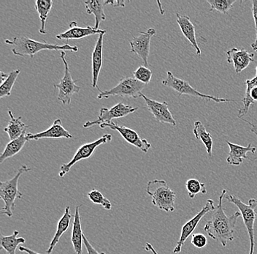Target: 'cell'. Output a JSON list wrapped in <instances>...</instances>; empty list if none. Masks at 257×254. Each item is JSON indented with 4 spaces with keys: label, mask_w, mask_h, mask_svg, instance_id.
I'll use <instances>...</instances> for the list:
<instances>
[{
    "label": "cell",
    "mask_w": 257,
    "mask_h": 254,
    "mask_svg": "<svg viewBox=\"0 0 257 254\" xmlns=\"http://www.w3.org/2000/svg\"><path fill=\"white\" fill-rule=\"evenodd\" d=\"M72 139V136L70 132L67 131L62 125V122L61 119H57L54 122L53 125L48 128L46 131L40 132L38 133H28L27 134V141L35 140L39 141L40 139Z\"/></svg>",
    "instance_id": "2e32d148"
},
{
    "label": "cell",
    "mask_w": 257,
    "mask_h": 254,
    "mask_svg": "<svg viewBox=\"0 0 257 254\" xmlns=\"http://www.w3.org/2000/svg\"><path fill=\"white\" fill-rule=\"evenodd\" d=\"M8 75H9V74H6V73H5L4 72L1 71L2 83H3V82H4L5 81H6V79H7Z\"/></svg>",
    "instance_id": "b9f144b4"
},
{
    "label": "cell",
    "mask_w": 257,
    "mask_h": 254,
    "mask_svg": "<svg viewBox=\"0 0 257 254\" xmlns=\"http://www.w3.org/2000/svg\"><path fill=\"white\" fill-rule=\"evenodd\" d=\"M140 35L133 36L130 41V51L142 59L146 67L149 66V57L150 54L152 38L157 34L155 29H149L146 32H139Z\"/></svg>",
    "instance_id": "7c38bea8"
},
{
    "label": "cell",
    "mask_w": 257,
    "mask_h": 254,
    "mask_svg": "<svg viewBox=\"0 0 257 254\" xmlns=\"http://www.w3.org/2000/svg\"><path fill=\"white\" fill-rule=\"evenodd\" d=\"M241 120H243V121L246 122L247 123H248L249 125H250V127H251V129H250V131H251L252 133H254L255 135H256V136L257 137V126L256 125H255L254 124L250 123V122L247 121V120H244V119L241 118ZM257 160V156L254 157V158L251 159V161H255V160Z\"/></svg>",
    "instance_id": "f35d334b"
},
{
    "label": "cell",
    "mask_w": 257,
    "mask_h": 254,
    "mask_svg": "<svg viewBox=\"0 0 257 254\" xmlns=\"http://www.w3.org/2000/svg\"><path fill=\"white\" fill-rule=\"evenodd\" d=\"M112 136L110 134L103 135L102 137L99 138L96 141L92 142L86 143L80 146L79 149L75 152V155L72 157V160L69 163H64L61 166L60 172L59 173V176L61 178H64L69 172L71 170L72 167L77 163L82 160L89 158L94 153L96 148L102 145V144H106L111 141Z\"/></svg>",
    "instance_id": "9c48e42d"
},
{
    "label": "cell",
    "mask_w": 257,
    "mask_h": 254,
    "mask_svg": "<svg viewBox=\"0 0 257 254\" xmlns=\"http://www.w3.org/2000/svg\"><path fill=\"white\" fill-rule=\"evenodd\" d=\"M99 126L102 129L109 128L112 131L118 132L126 142L141 149L144 153H147L152 148V144L147 141V139H142L136 131L127 127L116 125L113 122L111 123H103Z\"/></svg>",
    "instance_id": "4fadbf2b"
},
{
    "label": "cell",
    "mask_w": 257,
    "mask_h": 254,
    "mask_svg": "<svg viewBox=\"0 0 257 254\" xmlns=\"http://www.w3.org/2000/svg\"><path fill=\"white\" fill-rule=\"evenodd\" d=\"M87 197L89 200L92 203L95 205L102 206V207L106 210H110L112 209L111 202L107 199V198L104 197L103 194L98 191V190L93 189L88 193Z\"/></svg>",
    "instance_id": "d6a6232c"
},
{
    "label": "cell",
    "mask_w": 257,
    "mask_h": 254,
    "mask_svg": "<svg viewBox=\"0 0 257 254\" xmlns=\"http://www.w3.org/2000/svg\"><path fill=\"white\" fill-rule=\"evenodd\" d=\"M20 73V69L13 70L8 75L7 79L3 82V83H2L1 87H0V99H3V98L8 97V96H11V91H12L16 79H17L18 76H19Z\"/></svg>",
    "instance_id": "f546056e"
},
{
    "label": "cell",
    "mask_w": 257,
    "mask_h": 254,
    "mask_svg": "<svg viewBox=\"0 0 257 254\" xmlns=\"http://www.w3.org/2000/svg\"><path fill=\"white\" fill-rule=\"evenodd\" d=\"M146 84L138 81L131 77H123L118 81V84L108 91H102L99 90V93L97 99H107L111 96H119V97L132 98L138 99L142 94L143 90Z\"/></svg>",
    "instance_id": "8992f818"
},
{
    "label": "cell",
    "mask_w": 257,
    "mask_h": 254,
    "mask_svg": "<svg viewBox=\"0 0 257 254\" xmlns=\"http://www.w3.org/2000/svg\"><path fill=\"white\" fill-rule=\"evenodd\" d=\"M226 199L229 203H232L238 208L241 213L244 225L248 231L250 239V252L249 254H253L255 246L254 223L256 220L257 199H250L248 205L244 203L238 197L233 195H226Z\"/></svg>",
    "instance_id": "5b68a950"
},
{
    "label": "cell",
    "mask_w": 257,
    "mask_h": 254,
    "mask_svg": "<svg viewBox=\"0 0 257 254\" xmlns=\"http://www.w3.org/2000/svg\"><path fill=\"white\" fill-rule=\"evenodd\" d=\"M30 170L31 168H29L27 165H22L16 171L14 178L0 183V197L5 203V207L1 209L3 210L2 213L7 215L9 218L14 215L16 199H21L24 197L23 194L19 191L18 188L19 179L24 173L30 172Z\"/></svg>",
    "instance_id": "3957f363"
},
{
    "label": "cell",
    "mask_w": 257,
    "mask_h": 254,
    "mask_svg": "<svg viewBox=\"0 0 257 254\" xmlns=\"http://www.w3.org/2000/svg\"><path fill=\"white\" fill-rule=\"evenodd\" d=\"M8 115L11 117V121L8 123V126L5 128L4 131L8 133L10 140L14 141V140L20 137L25 129H27L29 126L26 125L22 121V117L16 118L11 111L8 112Z\"/></svg>",
    "instance_id": "484cf974"
},
{
    "label": "cell",
    "mask_w": 257,
    "mask_h": 254,
    "mask_svg": "<svg viewBox=\"0 0 257 254\" xmlns=\"http://www.w3.org/2000/svg\"><path fill=\"white\" fill-rule=\"evenodd\" d=\"M196 139H200L206 147L207 153L209 157L212 156L213 150V138L210 133L206 131V128L200 121H196L194 123V130H193Z\"/></svg>",
    "instance_id": "f1b7e54d"
},
{
    "label": "cell",
    "mask_w": 257,
    "mask_h": 254,
    "mask_svg": "<svg viewBox=\"0 0 257 254\" xmlns=\"http://www.w3.org/2000/svg\"><path fill=\"white\" fill-rule=\"evenodd\" d=\"M6 44L12 46V52L18 57L29 56L33 58L35 54L44 50H54V51H70L78 52V48L76 46L69 44L58 45L51 43H41L35 41L26 36L15 37L13 40H6Z\"/></svg>",
    "instance_id": "7a4b0ae2"
},
{
    "label": "cell",
    "mask_w": 257,
    "mask_h": 254,
    "mask_svg": "<svg viewBox=\"0 0 257 254\" xmlns=\"http://www.w3.org/2000/svg\"><path fill=\"white\" fill-rule=\"evenodd\" d=\"M256 70V76L252 79L246 80L245 82L246 90H245V97L242 100L243 107L239 110V118H242V116L246 115L250 107L255 104V102H257V67Z\"/></svg>",
    "instance_id": "44dd1931"
},
{
    "label": "cell",
    "mask_w": 257,
    "mask_h": 254,
    "mask_svg": "<svg viewBox=\"0 0 257 254\" xmlns=\"http://www.w3.org/2000/svg\"><path fill=\"white\" fill-rule=\"evenodd\" d=\"M27 128L25 129V131H24V133H22L20 137L14 140V141H10L7 145H6L4 151H3V153L0 156V163L3 164L5 160L14 157L23 149L26 143H27V141H28L27 139Z\"/></svg>",
    "instance_id": "d4e9b609"
},
{
    "label": "cell",
    "mask_w": 257,
    "mask_h": 254,
    "mask_svg": "<svg viewBox=\"0 0 257 254\" xmlns=\"http://www.w3.org/2000/svg\"><path fill=\"white\" fill-rule=\"evenodd\" d=\"M141 97L144 99L148 109L157 122L161 123H168L173 126H176V120L169 109L168 103L165 101L162 103L158 102L155 100L146 97L143 93L141 94Z\"/></svg>",
    "instance_id": "5bb4252c"
},
{
    "label": "cell",
    "mask_w": 257,
    "mask_h": 254,
    "mask_svg": "<svg viewBox=\"0 0 257 254\" xmlns=\"http://www.w3.org/2000/svg\"><path fill=\"white\" fill-rule=\"evenodd\" d=\"M106 30L104 33L99 35L92 52V88H99L97 83L103 62V42Z\"/></svg>",
    "instance_id": "ac0fdd59"
},
{
    "label": "cell",
    "mask_w": 257,
    "mask_h": 254,
    "mask_svg": "<svg viewBox=\"0 0 257 254\" xmlns=\"http://www.w3.org/2000/svg\"><path fill=\"white\" fill-rule=\"evenodd\" d=\"M35 7L39 15L40 25H41L39 33L45 35L47 33L46 30V22L53 8V1L52 0H37L35 2Z\"/></svg>",
    "instance_id": "83f0119b"
},
{
    "label": "cell",
    "mask_w": 257,
    "mask_h": 254,
    "mask_svg": "<svg viewBox=\"0 0 257 254\" xmlns=\"http://www.w3.org/2000/svg\"><path fill=\"white\" fill-rule=\"evenodd\" d=\"M227 62L232 64L236 73H240L254 62V53H250L244 49L232 48L226 52Z\"/></svg>",
    "instance_id": "9a60e30c"
},
{
    "label": "cell",
    "mask_w": 257,
    "mask_h": 254,
    "mask_svg": "<svg viewBox=\"0 0 257 254\" xmlns=\"http://www.w3.org/2000/svg\"><path fill=\"white\" fill-rule=\"evenodd\" d=\"M152 70L146 66H141L133 73L134 78L138 81L145 83V84L150 83L152 78Z\"/></svg>",
    "instance_id": "836d02e7"
},
{
    "label": "cell",
    "mask_w": 257,
    "mask_h": 254,
    "mask_svg": "<svg viewBox=\"0 0 257 254\" xmlns=\"http://www.w3.org/2000/svg\"><path fill=\"white\" fill-rule=\"evenodd\" d=\"M162 83L164 86L172 88L173 91L178 93L179 96H182V95H187V96L201 98V99L206 100V101H214V102L218 103V104H220V103L235 102L237 101L235 99H220V98L214 97V96L202 94V93H200V92L197 91V90L194 89L193 87L191 86L189 82L177 78L170 71L167 72V78L164 79Z\"/></svg>",
    "instance_id": "52a82bcc"
},
{
    "label": "cell",
    "mask_w": 257,
    "mask_h": 254,
    "mask_svg": "<svg viewBox=\"0 0 257 254\" xmlns=\"http://www.w3.org/2000/svg\"><path fill=\"white\" fill-rule=\"evenodd\" d=\"M83 244H84L85 247H86V250H87L88 254H106L104 252H99L94 248V246L90 243L89 241L87 239V237L83 234Z\"/></svg>",
    "instance_id": "8d00e7d4"
},
{
    "label": "cell",
    "mask_w": 257,
    "mask_h": 254,
    "mask_svg": "<svg viewBox=\"0 0 257 254\" xmlns=\"http://www.w3.org/2000/svg\"><path fill=\"white\" fill-rule=\"evenodd\" d=\"M86 12L89 15L94 16L95 18L96 30H99V27L101 22H104L106 19V15L104 14V7H105L106 1L104 0H93V1L84 2Z\"/></svg>",
    "instance_id": "cb8c5ba5"
},
{
    "label": "cell",
    "mask_w": 257,
    "mask_h": 254,
    "mask_svg": "<svg viewBox=\"0 0 257 254\" xmlns=\"http://www.w3.org/2000/svg\"><path fill=\"white\" fill-rule=\"evenodd\" d=\"M19 249L20 251L27 254H41L35 251V250H32L31 249L28 248V247H24V246H19Z\"/></svg>",
    "instance_id": "ab89813d"
},
{
    "label": "cell",
    "mask_w": 257,
    "mask_h": 254,
    "mask_svg": "<svg viewBox=\"0 0 257 254\" xmlns=\"http://www.w3.org/2000/svg\"><path fill=\"white\" fill-rule=\"evenodd\" d=\"M19 234V231L17 230L10 236L1 234V248L4 249L8 254H16V249L19 247V245L26 242L25 238L18 237Z\"/></svg>",
    "instance_id": "4316f807"
},
{
    "label": "cell",
    "mask_w": 257,
    "mask_h": 254,
    "mask_svg": "<svg viewBox=\"0 0 257 254\" xmlns=\"http://www.w3.org/2000/svg\"><path fill=\"white\" fill-rule=\"evenodd\" d=\"M60 57L63 62L64 66V77L59 83L54 84V88L59 91L58 93V100L60 101L64 105L71 104L72 96L75 93H79L80 87L76 84L78 80H73L68 62L66 59V52L64 51H61Z\"/></svg>",
    "instance_id": "ba28073f"
},
{
    "label": "cell",
    "mask_w": 257,
    "mask_h": 254,
    "mask_svg": "<svg viewBox=\"0 0 257 254\" xmlns=\"http://www.w3.org/2000/svg\"><path fill=\"white\" fill-rule=\"evenodd\" d=\"M106 4L111 5L112 6H117V7H125L124 1H120V0H117V1H106Z\"/></svg>",
    "instance_id": "74e56055"
},
{
    "label": "cell",
    "mask_w": 257,
    "mask_h": 254,
    "mask_svg": "<svg viewBox=\"0 0 257 254\" xmlns=\"http://www.w3.org/2000/svg\"><path fill=\"white\" fill-rule=\"evenodd\" d=\"M105 31L104 30H96L94 27L87 26L86 27H80L76 22H72L69 25V29L67 31L62 34H59L56 36L59 40L81 39L86 37L91 36L94 35H100Z\"/></svg>",
    "instance_id": "e0dca14e"
},
{
    "label": "cell",
    "mask_w": 257,
    "mask_h": 254,
    "mask_svg": "<svg viewBox=\"0 0 257 254\" xmlns=\"http://www.w3.org/2000/svg\"><path fill=\"white\" fill-rule=\"evenodd\" d=\"M252 14L254 20L255 29H256V41L250 45L255 52H257V0H252Z\"/></svg>",
    "instance_id": "d590c367"
},
{
    "label": "cell",
    "mask_w": 257,
    "mask_h": 254,
    "mask_svg": "<svg viewBox=\"0 0 257 254\" xmlns=\"http://www.w3.org/2000/svg\"><path fill=\"white\" fill-rule=\"evenodd\" d=\"M226 194V190H223L219 197L218 207L204 227L209 237L219 242L224 247L228 242L234 240L236 223L241 215L240 212H236L230 216L226 215L223 208V201Z\"/></svg>",
    "instance_id": "6da1fadb"
},
{
    "label": "cell",
    "mask_w": 257,
    "mask_h": 254,
    "mask_svg": "<svg viewBox=\"0 0 257 254\" xmlns=\"http://www.w3.org/2000/svg\"><path fill=\"white\" fill-rule=\"evenodd\" d=\"M191 242L197 248H203L208 244L206 236L203 234H193Z\"/></svg>",
    "instance_id": "e575fe53"
},
{
    "label": "cell",
    "mask_w": 257,
    "mask_h": 254,
    "mask_svg": "<svg viewBox=\"0 0 257 254\" xmlns=\"http://www.w3.org/2000/svg\"><path fill=\"white\" fill-rule=\"evenodd\" d=\"M144 248L146 251L152 252L153 254H159L157 253V250H155V248H154V246H153L152 244L149 243V242H146Z\"/></svg>",
    "instance_id": "60d3db41"
},
{
    "label": "cell",
    "mask_w": 257,
    "mask_h": 254,
    "mask_svg": "<svg viewBox=\"0 0 257 254\" xmlns=\"http://www.w3.org/2000/svg\"><path fill=\"white\" fill-rule=\"evenodd\" d=\"M177 23L179 25L181 32L185 38L190 42L191 44L196 51V54L197 55H200L201 49L197 43V38H196L195 27L194 24L191 21L190 18L188 16H183L176 13Z\"/></svg>",
    "instance_id": "ffe728a7"
},
{
    "label": "cell",
    "mask_w": 257,
    "mask_h": 254,
    "mask_svg": "<svg viewBox=\"0 0 257 254\" xmlns=\"http://www.w3.org/2000/svg\"><path fill=\"white\" fill-rule=\"evenodd\" d=\"M207 3L210 4L209 11L210 12L216 11L221 14H228L233 5L236 3V0H207Z\"/></svg>",
    "instance_id": "4dcf8cb0"
},
{
    "label": "cell",
    "mask_w": 257,
    "mask_h": 254,
    "mask_svg": "<svg viewBox=\"0 0 257 254\" xmlns=\"http://www.w3.org/2000/svg\"><path fill=\"white\" fill-rule=\"evenodd\" d=\"M71 241L74 250L76 254H83V233L82 230L80 206L75 208L74 221L72 223Z\"/></svg>",
    "instance_id": "7402d4cb"
},
{
    "label": "cell",
    "mask_w": 257,
    "mask_h": 254,
    "mask_svg": "<svg viewBox=\"0 0 257 254\" xmlns=\"http://www.w3.org/2000/svg\"><path fill=\"white\" fill-rule=\"evenodd\" d=\"M226 144L230 149L229 155L226 158V162L229 165H240L243 162V159L250 160L247 156L248 152L254 154L256 151V148L252 146L251 144H249L247 147H242L238 144H233L229 141H226Z\"/></svg>",
    "instance_id": "d6986e66"
},
{
    "label": "cell",
    "mask_w": 257,
    "mask_h": 254,
    "mask_svg": "<svg viewBox=\"0 0 257 254\" xmlns=\"http://www.w3.org/2000/svg\"><path fill=\"white\" fill-rule=\"evenodd\" d=\"M146 193L152 197L153 205L166 212H174L176 193L169 187L166 181L154 180L148 182Z\"/></svg>",
    "instance_id": "277c9868"
},
{
    "label": "cell",
    "mask_w": 257,
    "mask_h": 254,
    "mask_svg": "<svg viewBox=\"0 0 257 254\" xmlns=\"http://www.w3.org/2000/svg\"><path fill=\"white\" fill-rule=\"evenodd\" d=\"M72 217V215L70 213V206H67L65 210H64L63 215H62L60 220L58 221L55 234H54V237L52 238V240H51V243H50L49 247H48L47 250H46L48 254L52 253L55 246L59 243L60 238L63 235L64 233H65L68 230L69 227H70Z\"/></svg>",
    "instance_id": "603a6c76"
},
{
    "label": "cell",
    "mask_w": 257,
    "mask_h": 254,
    "mask_svg": "<svg viewBox=\"0 0 257 254\" xmlns=\"http://www.w3.org/2000/svg\"><path fill=\"white\" fill-rule=\"evenodd\" d=\"M215 210H216V207H215L214 201L212 200L211 199H208L206 205L204 206L203 208L182 226L181 236H180L179 240L177 242L176 246L173 250V253H179L181 251V249L184 245L185 242L187 240L188 238L192 235L193 232L198 226L202 218L210 212Z\"/></svg>",
    "instance_id": "8fae6325"
},
{
    "label": "cell",
    "mask_w": 257,
    "mask_h": 254,
    "mask_svg": "<svg viewBox=\"0 0 257 254\" xmlns=\"http://www.w3.org/2000/svg\"><path fill=\"white\" fill-rule=\"evenodd\" d=\"M138 110V107H133L121 102L118 103L110 109L102 108L99 111V115L97 120H94V121L86 122L83 125V128L87 129L94 125H101L103 123H111L113 119H119L126 117Z\"/></svg>",
    "instance_id": "30bf717a"
},
{
    "label": "cell",
    "mask_w": 257,
    "mask_h": 254,
    "mask_svg": "<svg viewBox=\"0 0 257 254\" xmlns=\"http://www.w3.org/2000/svg\"><path fill=\"white\" fill-rule=\"evenodd\" d=\"M186 189L187 190L188 194L191 199H194L197 194L202 193V194H207L206 187L205 183H200L197 179H189L186 181Z\"/></svg>",
    "instance_id": "1f68e13d"
}]
</instances>
